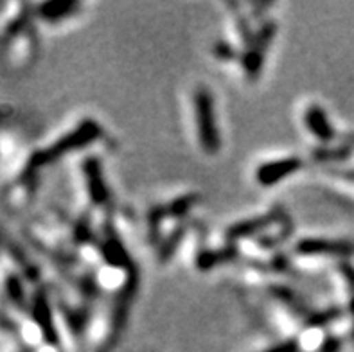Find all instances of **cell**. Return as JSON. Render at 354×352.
<instances>
[{"label": "cell", "mask_w": 354, "mask_h": 352, "mask_svg": "<svg viewBox=\"0 0 354 352\" xmlns=\"http://www.w3.org/2000/svg\"><path fill=\"white\" fill-rule=\"evenodd\" d=\"M298 250L306 255L318 254H336V255H349L354 250L349 243H336V241H302Z\"/></svg>", "instance_id": "5b68a950"}, {"label": "cell", "mask_w": 354, "mask_h": 352, "mask_svg": "<svg viewBox=\"0 0 354 352\" xmlns=\"http://www.w3.org/2000/svg\"><path fill=\"white\" fill-rule=\"evenodd\" d=\"M298 167H300V160H298L297 157L263 164V166L257 169V180H259V184H263V186H274L277 182L285 180L286 176L294 175V171H297Z\"/></svg>", "instance_id": "3957f363"}, {"label": "cell", "mask_w": 354, "mask_h": 352, "mask_svg": "<svg viewBox=\"0 0 354 352\" xmlns=\"http://www.w3.org/2000/svg\"><path fill=\"white\" fill-rule=\"evenodd\" d=\"M306 124L317 139L320 140H331L333 139V128L326 117V111L318 107H309L306 110Z\"/></svg>", "instance_id": "277c9868"}, {"label": "cell", "mask_w": 354, "mask_h": 352, "mask_svg": "<svg viewBox=\"0 0 354 352\" xmlns=\"http://www.w3.org/2000/svg\"><path fill=\"white\" fill-rule=\"evenodd\" d=\"M297 349H298L297 342H285V343H280V345H277V347L268 349V351L265 352H297Z\"/></svg>", "instance_id": "52a82bcc"}, {"label": "cell", "mask_w": 354, "mask_h": 352, "mask_svg": "<svg viewBox=\"0 0 354 352\" xmlns=\"http://www.w3.org/2000/svg\"><path fill=\"white\" fill-rule=\"evenodd\" d=\"M98 135V126L96 124H85L81 126L80 130L74 131V133L67 135V137H63L61 140H58L52 148L49 149H43V151H40V153H36L33 157V160H31V167H38V166H43V164L51 162V160H54V158H58L60 155L67 153V151H70V149L74 148H80L81 144L87 142V140L93 139Z\"/></svg>", "instance_id": "7a4b0ae2"}, {"label": "cell", "mask_w": 354, "mask_h": 352, "mask_svg": "<svg viewBox=\"0 0 354 352\" xmlns=\"http://www.w3.org/2000/svg\"><path fill=\"white\" fill-rule=\"evenodd\" d=\"M196 116H198V137L207 153H214L219 148V137L216 130L214 107L207 90H198L195 96Z\"/></svg>", "instance_id": "6da1fadb"}, {"label": "cell", "mask_w": 354, "mask_h": 352, "mask_svg": "<svg viewBox=\"0 0 354 352\" xmlns=\"http://www.w3.org/2000/svg\"><path fill=\"white\" fill-rule=\"evenodd\" d=\"M76 4H67V2H51V4H43L40 8V16L49 22H56V20L67 16V13L76 10Z\"/></svg>", "instance_id": "8992f818"}]
</instances>
